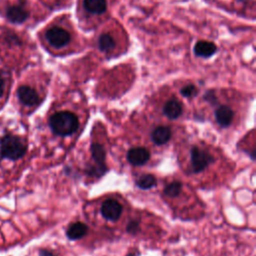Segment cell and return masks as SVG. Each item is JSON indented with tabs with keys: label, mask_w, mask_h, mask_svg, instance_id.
I'll use <instances>...</instances> for the list:
<instances>
[{
	"label": "cell",
	"mask_w": 256,
	"mask_h": 256,
	"mask_svg": "<svg viewBox=\"0 0 256 256\" xmlns=\"http://www.w3.org/2000/svg\"><path fill=\"white\" fill-rule=\"evenodd\" d=\"M101 213L105 219L116 221L122 213V205L115 199H107L101 206Z\"/></svg>",
	"instance_id": "cell-5"
},
{
	"label": "cell",
	"mask_w": 256,
	"mask_h": 256,
	"mask_svg": "<svg viewBox=\"0 0 256 256\" xmlns=\"http://www.w3.org/2000/svg\"><path fill=\"white\" fill-rule=\"evenodd\" d=\"M17 95L19 100L26 106H35L40 102V98L37 92L26 85L20 86L17 90Z\"/></svg>",
	"instance_id": "cell-6"
},
{
	"label": "cell",
	"mask_w": 256,
	"mask_h": 256,
	"mask_svg": "<svg viewBox=\"0 0 256 256\" xmlns=\"http://www.w3.org/2000/svg\"><path fill=\"white\" fill-rule=\"evenodd\" d=\"M182 191V184L178 181L171 182L168 184L164 189V194L168 197H176L178 196Z\"/></svg>",
	"instance_id": "cell-18"
},
{
	"label": "cell",
	"mask_w": 256,
	"mask_h": 256,
	"mask_svg": "<svg viewBox=\"0 0 256 256\" xmlns=\"http://www.w3.org/2000/svg\"><path fill=\"white\" fill-rule=\"evenodd\" d=\"M181 94L184 97H194L197 94V88L192 84L186 85L181 89Z\"/></svg>",
	"instance_id": "cell-19"
},
{
	"label": "cell",
	"mask_w": 256,
	"mask_h": 256,
	"mask_svg": "<svg viewBox=\"0 0 256 256\" xmlns=\"http://www.w3.org/2000/svg\"><path fill=\"white\" fill-rule=\"evenodd\" d=\"M87 230L88 228L84 223L76 222L70 225L67 229V236L71 240H77L83 237L87 233Z\"/></svg>",
	"instance_id": "cell-14"
},
{
	"label": "cell",
	"mask_w": 256,
	"mask_h": 256,
	"mask_svg": "<svg viewBox=\"0 0 256 256\" xmlns=\"http://www.w3.org/2000/svg\"><path fill=\"white\" fill-rule=\"evenodd\" d=\"M3 89H4V83H3L2 78L0 77V97H1L2 94H3Z\"/></svg>",
	"instance_id": "cell-22"
},
{
	"label": "cell",
	"mask_w": 256,
	"mask_h": 256,
	"mask_svg": "<svg viewBox=\"0 0 256 256\" xmlns=\"http://www.w3.org/2000/svg\"><path fill=\"white\" fill-rule=\"evenodd\" d=\"M7 17L13 23H22L27 19L28 13L20 6H12L7 11Z\"/></svg>",
	"instance_id": "cell-13"
},
{
	"label": "cell",
	"mask_w": 256,
	"mask_h": 256,
	"mask_svg": "<svg viewBox=\"0 0 256 256\" xmlns=\"http://www.w3.org/2000/svg\"><path fill=\"white\" fill-rule=\"evenodd\" d=\"M128 162L134 166L144 165L150 159V152L144 147L132 148L127 153Z\"/></svg>",
	"instance_id": "cell-7"
},
{
	"label": "cell",
	"mask_w": 256,
	"mask_h": 256,
	"mask_svg": "<svg viewBox=\"0 0 256 256\" xmlns=\"http://www.w3.org/2000/svg\"><path fill=\"white\" fill-rule=\"evenodd\" d=\"M26 152V143L16 135H5L0 141V154L3 158L17 160Z\"/></svg>",
	"instance_id": "cell-2"
},
{
	"label": "cell",
	"mask_w": 256,
	"mask_h": 256,
	"mask_svg": "<svg viewBox=\"0 0 256 256\" xmlns=\"http://www.w3.org/2000/svg\"><path fill=\"white\" fill-rule=\"evenodd\" d=\"M40 256H53L50 252L48 251H45V250H41L40 251Z\"/></svg>",
	"instance_id": "cell-21"
},
{
	"label": "cell",
	"mask_w": 256,
	"mask_h": 256,
	"mask_svg": "<svg viewBox=\"0 0 256 256\" xmlns=\"http://www.w3.org/2000/svg\"><path fill=\"white\" fill-rule=\"evenodd\" d=\"M98 44H99V48L101 51L108 52L115 47V40L112 38L111 35L105 33L100 36Z\"/></svg>",
	"instance_id": "cell-16"
},
{
	"label": "cell",
	"mask_w": 256,
	"mask_h": 256,
	"mask_svg": "<svg viewBox=\"0 0 256 256\" xmlns=\"http://www.w3.org/2000/svg\"><path fill=\"white\" fill-rule=\"evenodd\" d=\"M156 185V178L151 174L141 176L137 181V186L141 189H150Z\"/></svg>",
	"instance_id": "cell-17"
},
{
	"label": "cell",
	"mask_w": 256,
	"mask_h": 256,
	"mask_svg": "<svg viewBox=\"0 0 256 256\" xmlns=\"http://www.w3.org/2000/svg\"><path fill=\"white\" fill-rule=\"evenodd\" d=\"M139 230V223L138 221H131L127 225V231L131 234H136Z\"/></svg>",
	"instance_id": "cell-20"
},
{
	"label": "cell",
	"mask_w": 256,
	"mask_h": 256,
	"mask_svg": "<svg viewBox=\"0 0 256 256\" xmlns=\"http://www.w3.org/2000/svg\"><path fill=\"white\" fill-rule=\"evenodd\" d=\"M216 51H217V47L215 46V44H213L212 42H208V41H199L196 43V45L194 47L195 54L197 56L204 57V58L210 57Z\"/></svg>",
	"instance_id": "cell-10"
},
{
	"label": "cell",
	"mask_w": 256,
	"mask_h": 256,
	"mask_svg": "<svg viewBox=\"0 0 256 256\" xmlns=\"http://www.w3.org/2000/svg\"><path fill=\"white\" fill-rule=\"evenodd\" d=\"M190 160L193 172L199 173L205 170L214 161V157L205 149L193 146L190 150Z\"/></svg>",
	"instance_id": "cell-3"
},
{
	"label": "cell",
	"mask_w": 256,
	"mask_h": 256,
	"mask_svg": "<svg viewBox=\"0 0 256 256\" xmlns=\"http://www.w3.org/2000/svg\"><path fill=\"white\" fill-rule=\"evenodd\" d=\"M84 8L92 14H102L106 11V0H84Z\"/></svg>",
	"instance_id": "cell-12"
},
{
	"label": "cell",
	"mask_w": 256,
	"mask_h": 256,
	"mask_svg": "<svg viewBox=\"0 0 256 256\" xmlns=\"http://www.w3.org/2000/svg\"><path fill=\"white\" fill-rule=\"evenodd\" d=\"M49 125L55 134L68 136L76 132L79 127V122L76 115L72 112L59 111L50 117Z\"/></svg>",
	"instance_id": "cell-1"
},
{
	"label": "cell",
	"mask_w": 256,
	"mask_h": 256,
	"mask_svg": "<svg viewBox=\"0 0 256 256\" xmlns=\"http://www.w3.org/2000/svg\"><path fill=\"white\" fill-rule=\"evenodd\" d=\"M47 41L55 48H61L66 46L70 40V34L63 28L60 27H52L46 32Z\"/></svg>",
	"instance_id": "cell-4"
},
{
	"label": "cell",
	"mask_w": 256,
	"mask_h": 256,
	"mask_svg": "<svg viewBox=\"0 0 256 256\" xmlns=\"http://www.w3.org/2000/svg\"><path fill=\"white\" fill-rule=\"evenodd\" d=\"M91 153H92L93 159L96 161V163L99 166H103L104 161H105V149L103 148V146L98 143L92 144Z\"/></svg>",
	"instance_id": "cell-15"
},
{
	"label": "cell",
	"mask_w": 256,
	"mask_h": 256,
	"mask_svg": "<svg viewBox=\"0 0 256 256\" xmlns=\"http://www.w3.org/2000/svg\"><path fill=\"white\" fill-rule=\"evenodd\" d=\"M163 112L169 119H176L182 113V105L178 100L172 99L166 102L163 108Z\"/></svg>",
	"instance_id": "cell-11"
},
{
	"label": "cell",
	"mask_w": 256,
	"mask_h": 256,
	"mask_svg": "<svg viewBox=\"0 0 256 256\" xmlns=\"http://www.w3.org/2000/svg\"><path fill=\"white\" fill-rule=\"evenodd\" d=\"M171 138V130L167 126H158L156 127L152 134L151 139L157 145H163L167 143Z\"/></svg>",
	"instance_id": "cell-9"
},
{
	"label": "cell",
	"mask_w": 256,
	"mask_h": 256,
	"mask_svg": "<svg viewBox=\"0 0 256 256\" xmlns=\"http://www.w3.org/2000/svg\"><path fill=\"white\" fill-rule=\"evenodd\" d=\"M234 113L229 106L222 105L215 111V118L217 123L222 127H228L233 119Z\"/></svg>",
	"instance_id": "cell-8"
}]
</instances>
